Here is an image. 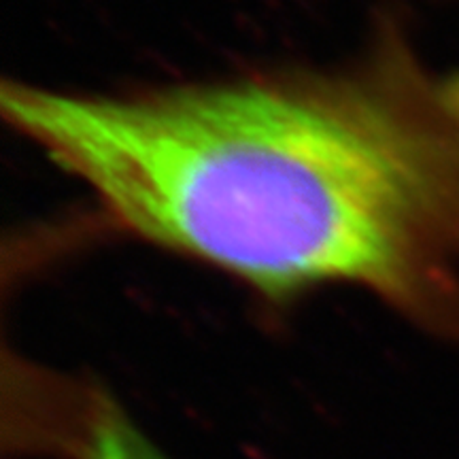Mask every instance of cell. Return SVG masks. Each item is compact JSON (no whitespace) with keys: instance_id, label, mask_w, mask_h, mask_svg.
Wrapping results in <instances>:
<instances>
[{"instance_id":"6da1fadb","label":"cell","mask_w":459,"mask_h":459,"mask_svg":"<svg viewBox=\"0 0 459 459\" xmlns=\"http://www.w3.org/2000/svg\"><path fill=\"white\" fill-rule=\"evenodd\" d=\"M3 108L134 237L271 300L355 285L459 330V99L392 39L117 96L4 85Z\"/></svg>"},{"instance_id":"7a4b0ae2","label":"cell","mask_w":459,"mask_h":459,"mask_svg":"<svg viewBox=\"0 0 459 459\" xmlns=\"http://www.w3.org/2000/svg\"><path fill=\"white\" fill-rule=\"evenodd\" d=\"M45 445L71 459H170L102 389L71 394L68 412L54 419Z\"/></svg>"},{"instance_id":"3957f363","label":"cell","mask_w":459,"mask_h":459,"mask_svg":"<svg viewBox=\"0 0 459 459\" xmlns=\"http://www.w3.org/2000/svg\"><path fill=\"white\" fill-rule=\"evenodd\" d=\"M453 91H455V96L459 99V82H457V83H453Z\"/></svg>"}]
</instances>
